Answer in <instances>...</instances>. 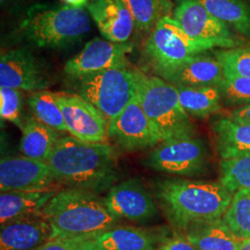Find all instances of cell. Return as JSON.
Here are the masks:
<instances>
[{
  "label": "cell",
  "mask_w": 250,
  "mask_h": 250,
  "mask_svg": "<svg viewBox=\"0 0 250 250\" xmlns=\"http://www.w3.org/2000/svg\"><path fill=\"white\" fill-rule=\"evenodd\" d=\"M58 191L53 188L37 191L1 192L0 224L3 225L21 218L41 215Z\"/></svg>",
  "instance_id": "obj_20"
},
{
  "label": "cell",
  "mask_w": 250,
  "mask_h": 250,
  "mask_svg": "<svg viewBox=\"0 0 250 250\" xmlns=\"http://www.w3.org/2000/svg\"><path fill=\"white\" fill-rule=\"evenodd\" d=\"M220 182L232 193L250 188V156L221 161Z\"/></svg>",
  "instance_id": "obj_29"
},
{
  "label": "cell",
  "mask_w": 250,
  "mask_h": 250,
  "mask_svg": "<svg viewBox=\"0 0 250 250\" xmlns=\"http://www.w3.org/2000/svg\"><path fill=\"white\" fill-rule=\"evenodd\" d=\"M0 116L2 121H7L16 125L21 131L23 127V97L21 90L0 87Z\"/></svg>",
  "instance_id": "obj_32"
},
{
  "label": "cell",
  "mask_w": 250,
  "mask_h": 250,
  "mask_svg": "<svg viewBox=\"0 0 250 250\" xmlns=\"http://www.w3.org/2000/svg\"><path fill=\"white\" fill-rule=\"evenodd\" d=\"M51 85L47 67L26 48H15L0 58V87L30 93L48 89Z\"/></svg>",
  "instance_id": "obj_12"
},
{
  "label": "cell",
  "mask_w": 250,
  "mask_h": 250,
  "mask_svg": "<svg viewBox=\"0 0 250 250\" xmlns=\"http://www.w3.org/2000/svg\"><path fill=\"white\" fill-rule=\"evenodd\" d=\"M230 117L236 122L250 124V105L235 108Z\"/></svg>",
  "instance_id": "obj_35"
},
{
  "label": "cell",
  "mask_w": 250,
  "mask_h": 250,
  "mask_svg": "<svg viewBox=\"0 0 250 250\" xmlns=\"http://www.w3.org/2000/svg\"><path fill=\"white\" fill-rule=\"evenodd\" d=\"M223 219L239 238H250V188L233 193L231 205Z\"/></svg>",
  "instance_id": "obj_28"
},
{
  "label": "cell",
  "mask_w": 250,
  "mask_h": 250,
  "mask_svg": "<svg viewBox=\"0 0 250 250\" xmlns=\"http://www.w3.org/2000/svg\"><path fill=\"white\" fill-rule=\"evenodd\" d=\"M167 237L168 232L162 228L117 225L86 237L82 250H156Z\"/></svg>",
  "instance_id": "obj_15"
},
{
  "label": "cell",
  "mask_w": 250,
  "mask_h": 250,
  "mask_svg": "<svg viewBox=\"0 0 250 250\" xmlns=\"http://www.w3.org/2000/svg\"><path fill=\"white\" fill-rule=\"evenodd\" d=\"M183 233L197 250H237L244 241L223 218L195 224Z\"/></svg>",
  "instance_id": "obj_22"
},
{
  "label": "cell",
  "mask_w": 250,
  "mask_h": 250,
  "mask_svg": "<svg viewBox=\"0 0 250 250\" xmlns=\"http://www.w3.org/2000/svg\"><path fill=\"white\" fill-rule=\"evenodd\" d=\"M68 133L85 143H107L108 120L77 94L56 93Z\"/></svg>",
  "instance_id": "obj_10"
},
{
  "label": "cell",
  "mask_w": 250,
  "mask_h": 250,
  "mask_svg": "<svg viewBox=\"0 0 250 250\" xmlns=\"http://www.w3.org/2000/svg\"><path fill=\"white\" fill-rule=\"evenodd\" d=\"M156 250H197L183 232H176L167 237Z\"/></svg>",
  "instance_id": "obj_34"
},
{
  "label": "cell",
  "mask_w": 250,
  "mask_h": 250,
  "mask_svg": "<svg viewBox=\"0 0 250 250\" xmlns=\"http://www.w3.org/2000/svg\"><path fill=\"white\" fill-rule=\"evenodd\" d=\"M157 76L174 86H218L224 79L222 64L206 53L198 54L169 69L163 70Z\"/></svg>",
  "instance_id": "obj_17"
},
{
  "label": "cell",
  "mask_w": 250,
  "mask_h": 250,
  "mask_svg": "<svg viewBox=\"0 0 250 250\" xmlns=\"http://www.w3.org/2000/svg\"><path fill=\"white\" fill-rule=\"evenodd\" d=\"M85 9L106 40L126 43L134 32V19L123 0H88Z\"/></svg>",
  "instance_id": "obj_18"
},
{
  "label": "cell",
  "mask_w": 250,
  "mask_h": 250,
  "mask_svg": "<svg viewBox=\"0 0 250 250\" xmlns=\"http://www.w3.org/2000/svg\"><path fill=\"white\" fill-rule=\"evenodd\" d=\"M130 10L134 22V32L139 36L151 34L157 22L167 15L170 0H123Z\"/></svg>",
  "instance_id": "obj_26"
},
{
  "label": "cell",
  "mask_w": 250,
  "mask_h": 250,
  "mask_svg": "<svg viewBox=\"0 0 250 250\" xmlns=\"http://www.w3.org/2000/svg\"><path fill=\"white\" fill-rule=\"evenodd\" d=\"M51 226L41 215L1 225L0 250H35L51 239Z\"/></svg>",
  "instance_id": "obj_19"
},
{
  "label": "cell",
  "mask_w": 250,
  "mask_h": 250,
  "mask_svg": "<svg viewBox=\"0 0 250 250\" xmlns=\"http://www.w3.org/2000/svg\"><path fill=\"white\" fill-rule=\"evenodd\" d=\"M107 132L108 137L125 151L154 148L162 141L136 95L119 115L108 122Z\"/></svg>",
  "instance_id": "obj_9"
},
{
  "label": "cell",
  "mask_w": 250,
  "mask_h": 250,
  "mask_svg": "<svg viewBox=\"0 0 250 250\" xmlns=\"http://www.w3.org/2000/svg\"><path fill=\"white\" fill-rule=\"evenodd\" d=\"M74 82L77 95L98 107L108 122L119 115L136 95L132 67L109 69Z\"/></svg>",
  "instance_id": "obj_7"
},
{
  "label": "cell",
  "mask_w": 250,
  "mask_h": 250,
  "mask_svg": "<svg viewBox=\"0 0 250 250\" xmlns=\"http://www.w3.org/2000/svg\"><path fill=\"white\" fill-rule=\"evenodd\" d=\"M132 50L133 45L128 43L94 38L85 44L80 53L65 63L63 72L75 81L109 69L130 67L127 55Z\"/></svg>",
  "instance_id": "obj_11"
},
{
  "label": "cell",
  "mask_w": 250,
  "mask_h": 250,
  "mask_svg": "<svg viewBox=\"0 0 250 250\" xmlns=\"http://www.w3.org/2000/svg\"><path fill=\"white\" fill-rule=\"evenodd\" d=\"M52 170L45 161L25 156L2 158L0 161V190L37 191L53 188Z\"/></svg>",
  "instance_id": "obj_14"
},
{
  "label": "cell",
  "mask_w": 250,
  "mask_h": 250,
  "mask_svg": "<svg viewBox=\"0 0 250 250\" xmlns=\"http://www.w3.org/2000/svg\"><path fill=\"white\" fill-rule=\"evenodd\" d=\"M103 201L108 211L121 221L144 224L158 214V206L154 197L136 179L114 185L109 188Z\"/></svg>",
  "instance_id": "obj_13"
},
{
  "label": "cell",
  "mask_w": 250,
  "mask_h": 250,
  "mask_svg": "<svg viewBox=\"0 0 250 250\" xmlns=\"http://www.w3.org/2000/svg\"><path fill=\"white\" fill-rule=\"evenodd\" d=\"M134 73L136 97L162 141L197 135L190 115L181 105L176 86L135 68Z\"/></svg>",
  "instance_id": "obj_5"
},
{
  "label": "cell",
  "mask_w": 250,
  "mask_h": 250,
  "mask_svg": "<svg viewBox=\"0 0 250 250\" xmlns=\"http://www.w3.org/2000/svg\"><path fill=\"white\" fill-rule=\"evenodd\" d=\"M46 163L58 183L96 194L108 191L118 178L115 148L108 143H85L63 135Z\"/></svg>",
  "instance_id": "obj_1"
},
{
  "label": "cell",
  "mask_w": 250,
  "mask_h": 250,
  "mask_svg": "<svg viewBox=\"0 0 250 250\" xmlns=\"http://www.w3.org/2000/svg\"><path fill=\"white\" fill-rule=\"evenodd\" d=\"M41 216L51 226V239L89 237L121 223L108 211L98 194L77 188L58 191Z\"/></svg>",
  "instance_id": "obj_3"
},
{
  "label": "cell",
  "mask_w": 250,
  "mask_h": 250,
  "mask_svg": "<svg viewBox=\"0 0 250 250\" xmlns=\"http://www.w3.org/2000/svg\"><path fill=\"white\" fill-rule=\"evenodd\" d=\"M213 55L222 64L224 74L250 78V45L220 48Z\"/></svg>",
  "instance_id": "obj_30"
},
{
  "label": "cell",
  "mask_w": 250,
  "mask_h": 250,
  "mask_svg": "<svg viewBox=\"0 0 250 250\" xmlns=\"http://www.w3.org/2000/svg\"><path fill=\"white\" fill-rule=\"evenodd\" d=\"M91 31L89 14L69 5H38L27 10L15 37L42 48H66L81 42Z\"/></svg>",
  "instance_id": "obj_4"
},
{
  "label": "cell",
  "mask_w": 250,
  "mask_h": 250,
  "mask_svg": "<svg viewBox=\"0 0 250 250\" xmlns=\"http://www.w3.org/2000/svg\"><path fill=\"white\" fill-rule=\"evenodd\" d=\"M86 237L50 239L35 250H82V243Z\"/></svg>",
  "instance_id": "obj_33"
},
{
  "label": "cell",
  "mask_w": 250,
  "mask_h": 250,
  "mask_svg": "<svg viewBox=\"0 0 250 250\" xmlns=\"http://www.w3.org/2000/svg\"><path fill=\"white\" fill-rule=\"evenodd\" d=\"M214 17L250 39V6L246 0H197Z\"/></svg>",
  "instance_id": "obj_25"
},
{
  "label": "cell",
  "mask_w": 250,
  "mask_h": 250,
  "mask_svg": "<svg viewBox=\"0 0 250 250\" xmlns=\"http://www.w3.org/2000/svg\"><path fill=\"white\" fill-rule=\"evenodd\" d=\"M155 196L171 226L184 232L195 224L223 218L233 193L221 182L169 178L156 184Z\"/></svg>",
  "instance_id": "obj_2"
},
{
  "label": "cell",
  "mask_w": 250,
  "mask_h": 250,
  "mask_svg": "<svg viewBox=\"0 0 250 250\" xmlns=\"http://www.w3.org/2000/svg\"><path fill=\"white\" fill-rule=\"evenodd\" d=\"M21 134L19 147L21 154L45 162L57 142L63 136L62 133L42 124L34 116L24 119Z\"/></svg>",
  "instance_id": "obj_23"
},
{
  "label": "cell",
  "mask_w": 250,
  "mask_h": 250,
  "mask_svg": "<svg viewBox=\"0 0 250 250\" xmlns=\"http://www.w3.org/2000/svg\"><path fill=\"white\" fill-rule=\"evenodd\" d=\"M245 42H215L196 39L188 35L178 22L165 16L157 22L144 45V60L156 74L174 67L189 58L214 48H232Z\"/></svg>",
  "instance_id": "obj_6"
},
{
  "label": "cell",
  "mask_w": 250,
  "mask_h": 250,
  "mask_svg": "<svg viewBox=\"0 0 250 250\" xmlns=\"http://www.w3.org/2000/svg\"><path fill=\"white\" fill-rule=\"evenodd\" d=\"M216 149L222 161L250 156V124L231 117L221 118L212 125Z\"/></svg>",
  "instance_id": "obj_21"
},
{
  "label": "cell",
  "mask_w": 250,
  "mask_h": 250,
  "mask_svg": "<svg viewBox=\"0 0 250 250\" xmlns=\"http://www.w3.org/2000/svg\"><path fill=\"white\" fill-rule=\"evenodd\" d=\"M172 14L173 19L193 38L225 43L244 42L197 0H177Z\"/></svg>",
  "instance_id": "obj_16"
},
{
  "label": "cell",
  "mask_w": 250,
  "mask_h": 250,
  "mask_svg": "<svg viewBox=\"0 0 250 250\" xmlns=\"http://www.w3.org/2000/svg\"><path fill=\"white\" fill-rule=\"evenodd\" d=\"M66 5H69L74 8H83L84 9L88 3V0H63Z\"/></svg>",
  "instance_id": "obj_36"
},
{
  "label": "cell",
  "mask_w": 250,
  "mask_h": 250,
  "mask_svg": "<svg viewBox=\"0 0 250 250\" xmlns=\"http://www.w3.org/2000/svg\"><path fill=\"white\" fill-rule=\"evenodd\" d=\"M27 105L36 120L62 134L68 133L56 93L48 90L31 93L27 98Z\"/></svg>",
  "instance_id": "obj_27"
},
{
  "label": "cell",
  "mask_w": 250,
  "mask_h": 250,
  "mask_svg": "<svg viewBox=\"0 0 250 250\" xmlns=\"http://www.w3.org/2000/svg\"><path fill=\"white\" fill-rule=\"evenodd\" d=\"M13 0H0V4H1V7H6L7 5H9V3H11Z\"/></svg>",
  "instance_id": "obj_38"
},
{
  "label": "cell",
  "mask_w": 250,
  "mask_h": 250,
  "mask_svg": "<svg viewBox=\"0 0 250 250\" xmlns=\"http://www.w3.org/2000/svg\"><path fill=\"white\" fill-rule=\"evenodd\" d=\"M208 164L207 144L197 135L161 141L145 161L152 170L188 178L204 175Z\"/></svg>",
  "instance_id": "obj_8"
},
{
  "label": "cell",
  "mask_w": 250,
  "mask_h": 250,
  "mask_svg": "<svg viewBox=\"0 0 250 250\" xmlns=\"http://www.w3.org/2000/svg\"><path fill=\"white\" fill-rule=\"evenodd\" d=\"M181 105L190 116L206 119L222 110V95L218 86H176Z\"/></svg>",
  "instance_id": "obj_24"
},
{
  "label": "cell",
  "mask_w": 250,
  "mask_h": 250,
  "mask_svg": "<svg viewBox=\"0 0 250 250\" xmlns=\"http://www.w3.org/2000/svg\"><path fill=\"white\" fill-rule=\"evenodd\" d=\"M237 250H250V238L249 239H245L242 242L239 249Z\"/></svg>",
  "instance_id": "obj_37"
},
{
  "label": "cell",
  "mask_w": 250,
  "mask_h": 250,
  "mask_svg": "<svg viewBox=\"0 0 250 250\" xmlns=\"http://www.w3.org/2000/svg\"><path fill=\"white\" fill-rule=\"evenodd\" d=\"M219 89L226 106L238 108L250 105V78L224 74Z\"/></svg>",
  "instance_id": "obj_31"
}]
</instances>
